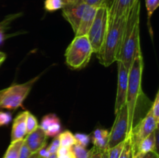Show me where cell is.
Listing matches in <instances>:
<instances>
[{
    "instance_id": "1",
    "label": "cell",
    "mask_w": 159,
    "mask_h": 158,
    "mask_svg": "<svg viewBox=\"0 0 159 158\" xmlns=\"http://www.w3.org/2000/svg\"><path fill=\"white\" fill-rule=\"evenodd\" d=\"M140 14L141 2L134 0L126 17L122 41L116 57V61H120L127 70L130 69L135 57L141 53Z\"/></svg>"
},
{
    "instance_id": "2",
    "label": "cell",
    "mask_w": 159,
    "mask_h": 158,
    "mask_svg": "<svg viewBox=\"0 0 159 158\" xmlns=\"http://www.w3.org/2000/svg\"><path fill=\"white\" fill-rule=\"evenodd\" d=\"M144 60L142 54L140 53L134 58L130 69L128 75V87H127L126 105L128 112L129 135L137 124V112L140 104L144 103L147 99L142 91V81Z\"/></svg>"
},
{
    "instance_id": "3",
    "label": "cell",
    "mask_w": 159,
    "mask_h": 158,
    "mask_svg": "<svg viewBox=\"0 0 159 158\" xmlns=\"http://www.w3.org/2000/svg\"><path fill=\"white\" fill-rule=\"evenodd\" d=\"M126 17L108 18L105 38L100 50L96 54L99 63L104 67H109L116 61V57L122 41Z\"/></svg>"
},
{
    "instance_id": "4",
    "label": "cell",
    "mask_w": 159,
    "mask_h": 158,
    "mask_svg": "<svg viewBox=\"0 0 159 158\" xmlns=\"http://www.w3.org/2000/svg\"><path fill=\"white\" fill-rule=\"evenodd\" d=\"M93 47L87 36L75 37L65 51V63L73 70L86 67L91 60Z\"/></svg>"
},
{
    "instance_id": "5",
    "label": "cell",
    "mask_w": 159,
    "mask_h": 158,
    "mask_svg": "<svg viewBox=\"0 0 159 158\" xmlns=\"http://www.w3.org/2000/svg\"><path fill=\"white\" fill-rule=\"evenodd\" d=\"M40 75L23 84H17L0 91V108L14 110L23 106L33 85Z\"/></svg>"
},
{
    "instance_id": "6",
    "label": "cell",
    "mask_w": 159,
    "mask_h": 158,
    "mask_svg": "<svg viewBox=\"0 0 159 158\" xmlns=\"http://www.w3.org/2000/svg\"><path fill=\"white\" fill-rule=\"evenodd\" d=\"M107 6L98 8L93 24L87 34L94 54H97L99 52L103 43L107 32Z\"/></svg>"
},
{
    "instance_id": "7",
    "label": "cell",
    "mask_w": 159,
    "mask_h": 158,
    "mask_svg": "<svg viewBox=\"0 0 159 158\" xmlns=\"http://www.w3.org/2000/svg\"><path fill=\"white\" fill-rule=\"evenodd\" d=\"M115 115V121L111 130L109 132V139L106 148L107 150H110L124 142L129 136L128 112L127 105L123 106Z\"/></svg>"
},
{
    "instance_id": "8",
    "label": "cell",
    "mask_w": 159,
    "mask_h": 158,
    "mask_svg": "<svg viewBox=\"0 0 159 158\" xmlns=\"http://www.w3.org/2000/svg\"><path fill=\"white\" fill-rule=\"evenodd\" d=\"M158 129V124L156 122L155 118L152 116V112L149 109L146 113L145 116L135 125L130 134L129 135L132 150H135L138 147V144L142 139Z\"/></svg>"
},
{
    "instance_id": "9",
    "label": "cell",
    "mask_w": 159,
    "mask_h": 158,
    "mask_svg": "<svg viewBox=\"0 0 159 158\" xmlns=\"http://www.w3.org/2000/svg\"><path fill=\"white\" fill-rule=\"evenodd\" d=\"M86 4L83 0H64L62 15L75 33Z\"/></svg>"
},
{
    "instance_id": "10",
    "label": "cell",
    "mask_w": 159,
    "mask_h": 158,
    "mask_svg": "<svg viewBox=\"0 0 159 158\" xmlns=\"http://www.w3.org/2000/svg\"><path fill=\"white\" fill-rule=\"evenodd\" d=\"M116 62L118 68V82L115 102V114H116L119 110L126 105L129 75V70H127L120 61Z\"/></svg>"
},
{
    "instance_id": "11",
    "label": "cell",
    "mask_w": 159,
    "mask_h": 158,
    "mask_svg": "<svg viewBox=\"0 0 159 158\" xmlns=\"http://www.w3.org/2000/svg\"><path fill=\"white\" fill-rule=\"evenodd\" d=\"M134 0H109L107 4L108 18L118 19L127 16Z\"/></svg>"
},
{
    "instance_id": "12",
    "label": "cell",
    "mask_w": 159,
    "mask_h": 158,
    "mask_svg": "<svg viewBox=\"0 0 159 158\" xmlns=\"http://www.w3.org/2000/svg\"><path fill=\"white\" fill-rule=\"evenodd\" d=\"M47 138L43 130L39 125L34 132L26 135L24 138L25 143L27 145L33 153H37L42 147L47 144Z\"/></svg>"
},
{
    "instance_id": "13",
    "label": "cell",
    "mask_w": 159,
    "mask_h": 158,
    "mask_svg": "<svg viewBox=\"0 0 159 158\" xmlns=\"http://www.w3.org/2000/svg\"><path fill=\"white\" fill-rule=\"evenodd\" d=\"M47 136L55 137L61 130L60 119L55 114H48L43 116L40 125Z\"/></svg>"
},
{
    "instance_id": "14",
    "label": "cell",
    "mask_w": 159,
    "mask_h": 158,
    "mask_svg": "<svg viewBox=\"0 0 159 158\" xmlns=\"http://www.w3.org/2000/svg\"><path fill=\"white\" fill-rule=\"evenodd\" d=\"M97 9L98 8L86 5V7L84 10L83 15L81 18L79 27H78L77 31L75 33V37L87 36L90 27L93 24V20H94Z\"/></svg>"
},
{
    "instance_id": "15",
    "label": "cell",
    "mask_w": 159,
    "mask_h": 158,
    "mask_svg": "<svg viewBox=\"0 0 159 158\" xmlns=\"http://www.w3.org/2000/svg\"><path fill=\"white\" fill-rule=\"evenodd\" d=\"M27 113L28 111L22 112L14 119L11 132V142L24 139L26 135V119Z\"/></svg>"
},
{
    "instance_id": "16",
    "label": "cell",
    "mask_w": 159,
    "mask_h": 158,
    "mask_svg": "<svg viewBox=\"0 0 159 158\" xmlns=\"http://www.w3.org/2000/svg\"><path fill=\"white\" fill-rule=\"evenodd\" d=\"M109 139V131L102 129H96L91 136V140L94 147L103 151L106 150Z\"/></svg>"
},
{
    "instance_id": "17",
    "label": "cell",
    "mask_w": 159,
    "mask_h": 158,
    "mask_svg": "<svg viewBox=\"0 0 159 158\" xmlns=\"http://www.w3.org/2000/svg\"><path fill=\"white\" fill-rule=\"evenodd\" d=\"M59 141H60V147H71L76 143V139L75 136L68 130L59 133L57 136Z\"/></svg>"
},
{
    "instance_id": "18",
    "label": "cell",
    "mask_w": 159,
    "mask_h": 158,
    "mask_svg": "<svg viewBox=\"0 0 159 158\" xmlns=\"http://www.w3.org/2000/svg\"><path fill=\"white\" fill-rule=\"evenodd\" d=\"M23 141L24 139L15 142H11L3 158H19V153Z\"/></svg>"
},
{
    "instance_id": "19",
    "label": "cell",
    "mask_w": 159,
    "mask_h": 158,
    "mask_svg": "<svg viewBox=\"0 0 159 158\" xmlns=\"http://www.w3.org/2000/svg\"><path fill=\"white\" fill-rule=\"evenodd\" d=\"M39 126L38 122L35 116L31 114L30 112H28L27 116L26 119V135L30 134L32 132H34L37 127Z\"/></svg>"
},
{
    "instance_id": "20",
    "label": "cell",
    "mask_w": 159,
    "mask_h": 158,
    "mask_svg": "<svg viewBox=\"0 0 159 158\" xmlns=\"http://www.w3.org/2000/svg\"><path fill=\"white\" fill-rule=\"evenodd\" d=\"M71 148L75 156V158H89L91 153V150H87L86 147H82L78 143L73 145Z\"/></svg>"
},
{
    "instance_id": "21",
    "label": "cell",
    "mask_w": 159,
    "mask_h": 158,
    "mask_svg": "<svg viewBox=\"0 0 159 158\" xmlns=\"http://www.w3.org/2000/svg\"><path fill=\"white\" fill-rule=\"evenodd\" d=\"M64 5V0H44V9L48 12L61 9Z\"/></svg>"
},
{
    "instance_id": "22",
    "label": "cell",
    "mask_w": 159,
    "mask_h": 158,
    "mask_svg": "<svg viewBox=\"0 0 159 158\" xmlns=\"http://www.w3.org/2000/svg\"><path fill=\"white\" fill-rule=\"evenodd\" d=\"M145 6L146 9H147V12H148V26L150 28V19L152 17V15H153L154 12L158 9L159 6V0H145ZM151 33H152V32L151 31Z\"/></svg>"
},
{
    "instance_id": "23",
    "label": "cell",
    "mask_w": 159,
    "mask_h": 158,
    "mask_svg": "<svg viewBox=\"0 0 159 158\" xmlns=\"http://www.w3.org/2000/svg\"><path fill=\"white\" fill-rule=\"evenodd\" d=\"M57 158H75L71 147H60L56 153Z\"/></svg>"
},
{
    "instance_id": "24",
    "label": "cell",
    "mask_w": 159,
    "mask_h": 158,
    "mask_svg": "<svg viewBox=\"0 0 159 158\" xmlns=\"http://www.w3.org/2000/svg\"><path fill=\"white\" fill-rule=\"evenodd\" d=\"M119 158H132V149L130 137H127L124 143V148L121 151Z\"/></svg>"
},
{
    "instance_id": "25",
    "label": "cell",
    "mask_w": 159,
    "mask_h": 158,
    "mask_svg": "<svg viewBox=\"0 0 159 158\" xmlns=\"http://www.w3.org/2000/svg\"><path fill=\"white\" fill-rule=\"evenodd\" d=\"M150 111L152 112V116L155 118V121L157 123H159V92L158 91L155 96V101L153 102V104L152 105V107L150 108Z\"/></svg>"
},
{
    "instance_id": "26",
    "label": "cell",
    "mask_w": 159,
    "mask_h": 158,
    "mask_svg": "<svg viewBox=\"0 0 159 158\" xmlns=\"http://www.w3.org/2000/svg\"><path fill=\"white\" fill-rule=\"evenodd\" d=\"M76 139V143L86 147L90 142V136L84 133H76L74 135Z\"/></svg>"
},
{
    "instance_id": "27",
    "label": "cell",
    "mask_w": 159,
    "mask_h": 158,
    "mask_svg": "<svg viewBox=\"0 0 159 158\" xmlns=\"http://www.w3.org/2000/svg\"><path fill=\"white\" fill-rule=\"evenodd\" d=\"M124 143H125V141L121 143L118 144V145L116 146V147L108 150H109L108 158H119L120 155L121 153V151H122L123 148H124Z\"/></svg>"
},
{
    "instance_id": "28",
    "label": "cell",
    "mask_w": 159,
    "mask_h": 158,
    "mask_svg": "<svg viewBox=\"0 0 159 158\" xmlns=\"http://www.w3.org/2000/svg\"><path fill=\"white\" fill-rule=\"evenodd\" d=\"M32 154L33 153L30 151L29 147H27V145L23 141V144L20 147V153H19V158H30Z\"/></svg>"
},
{
    "instance_id": "29",
    "label": "cell",
    "mask_w": 159,
    "mask_h": 158,
    "mask_svg": "<svg viewBox=\"0 0 159 158\" xmlns=\"http://www.w3.org/2000/svg\"><path fill=\"white\" fill-rule=\"evenodd\" d=\"M59 147H60V141H59L58 137L55 136L52 140V142H51V143L48 147H47V150L49 152L50 154H52V153H57Z\"/></svg>"
},
{
    "instance_id": "30",
    "label": "cell",
    "mask_w": 159,
    "mask_h": 158,
    "mask_svg": "<svg viewBox=\"0 0 159 158\" xmlns=\"http://www.w3.org/2000/svg\"><path fill=\"white\" fill-rule=\"evenodd\" d=\"M83 1L88 6H91L96 8H99L102 7V6H107L109 0H83Z\"/></svg>"
},
{
    "instance_id": "31",
    "label": "cell",
    "mask_w": 159,
    "mask_h": 158,
    "mask_svg": "<svg viewBox=\"0 0 159 158\" xmlns=\"http://www.w3.org/2000/svg\"><path fill=\"white\" fill-rule=\"evenodd\" d=\"M12 120V115L9 112L0 111V126L8 125Z\"/></svg>"
},
{
    "instance_id": "32",
    "label": "cell",
    "mask_w": 159,
    "mask_h": 158,
    "mask_svg": "<svg viewBox=\"0 0 159 158\" xmlns=\"http://www.w3.org/2000/svg\"><path fill=\"white\" fill-rule=\"evenodd\" d=\"M102 150H98L97 148L93 147V148L91 149V153H90L89 158H101V156H102Z\"/></svg>"
},
{
    "instance_id": "33",
    "label": "cell",
    "mask_w": 159,
    "mask_h": 158,
    "mask_svg": "<svg viewBox=\"0 0 159 158\" xmlns=\"http://www.w3.org/2000/svg\"><path fill=\"white\" fill-rule=\"evenodd\" d=\"M3 23H0V43L4 40V34H3Z\"/></svg>"
},
{
    "instance_id": "34",
    "label": "cell",
    "mask_w": 159,
    "mask_h": 158,
    "mask_svg": "<svg viewBox=\"0 0 159 158\" xmlns=\"http://www.w3.org/2000/svg\"><path fill=\"white\" fill-rule=\"evenodd\" d=\"M6 57V54H4V53L2 52H0V65L3 63V61L5 60Z\"/></svg>"
},
{
    "instance_id": "35",
    "label": "cell",
    "mask_w": 159,
    "mask_h": 158,
    "mask_svg": "<svg viewBox=\"0 0 159 158\" xmlns=\"http://www.w3.org/2000/svg\"><path fill=\"white\" fill-rule=\"evenodd\" d=\"M109 156V150H104L102 153V156H101V158H108Z\"/></svg>"
},
{
    "instance_id": "36",
    "label": "cell",
    "mask_w": 159,
    "mask_h": 158,
    "mask_svg": "<svg viewBox=\"0 0 159 158\" xmlns=\"http://www.w3.org/2000/svg\"><path fill=\"white\" fill-rule=\"evenodd\" d=\"M30 158H38V154H37V153H33V154L31 155V156Z\"/></svg>"
},
{
    "instance_id": "37",
    "label": "cell",
    "mask_w": 159,
    "mask_h": 158,
    "mask_svg": "<svg viewBox=\"0 0 159 158\" xmlns=\"http://www.w3.org/2000/svg\"><path fill=\"white\" fill-rule=\"evenodd\" d=\"M48 158H57L56 153H52V154H50V156H48Z\"/></svg>"
}]
</instances>
